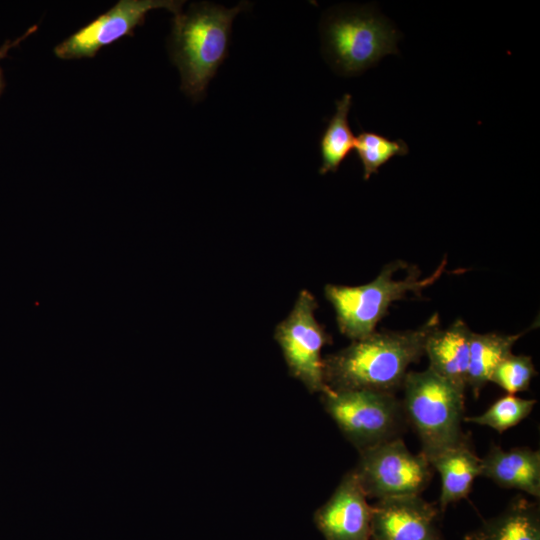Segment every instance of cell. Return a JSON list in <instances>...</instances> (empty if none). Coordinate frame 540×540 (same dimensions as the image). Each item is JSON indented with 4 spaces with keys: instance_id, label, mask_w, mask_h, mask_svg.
<instances>
[{
    "instance_id": "obj_1",
    "label": "cell",
    "mask_w": 540,
    "mask_h": 540,
    "mask_svg": "<svg viewBox=\"0 0 540 540\" xmlns=\"http://www.w3.org/2000/svg\"><path fill=\"white\" fill-rule=\"evenodd\" d=\"M440 326L438 314L405 331H374L323 358L324 380L333 390H372L393 393L402 389L408 367L424 355L427 336Z\"/></svg>"
},
{
    "instance_id": "obj_2",
    "label": "cell",
    "mask_w": 540,
    "mask_h": 540,
    "mask_svg": "<svg viewBox=\"0 0 540 540\" xmlns=\"http://www.w3.org/2000/svg\"><path fill=\"white\" fill-rule=\"evenodd\" d=\"M249 6L243 1L228 9L203 1L174 15L168 51L179 70L182 92L194 102L205 97L210 80L228 56L233 20Z\"/></svg>"
},
{
    "instance_id": "obj_3",
    "label": "cell",
    "mask_w": 540,
    "mask_h": 540,
    "mask_svg": "<svg viewBox=\"0 0 540 540\" xmlns=\"http://www.w3.org/2000/svg\"><path fill=\"white\" fill-rule=\"evenodd\" d=\"M322 51L340 75L357 76L397 54L400 32L372 6L336 7L322 19Z\"/></svg>"
},
{
    "instance_id": "obj_4",
    "label": "cell",
    "mask_w": 540,
    "mask_h": 540,
    "mask_svg": "<svg viewBox=\"0 0 540 540\" xmlns=\"http://www.w3.org/2000/svg\"><path fill=\"white\" fill-rule=\"evenodd\" d=\"M402 389L406 422L418 435L428 460L467 441L461 428L464 391L429 368L407 372Z\"/></svg>"
},
{
    "instance_id": "obj_5",
    "label": "cell",
    "mask_w": 540,
    "mask_h": 540,
    "mask_svg": "<svg viewBox=\"0 0 540 540\" xmlns=\"http://www.w3.org/2000/svg\"><path fill=\"white\" fill-rule=\"evenodd\" d=\"M446 263L443 260L433 274L423 279L419 278L420 271L413 268L404 279L396 280L394 274L408 264L393 261L385 265L379 275L367 284H327L324 294L335 310L339 331L352 341L369 336L393 302L404 299L409 292L420 294L423 289L431 286L441 277Z\"/></svg>"
},
{
    "instance_id": "obj_6",
    "label": "cell",
    "mask_w": 540,
    "mask_h": 540,
    "mask_svg": "<svg viewBox=\"0 0 540 540\" xmlns=\"http://www.w3.org/2000/svg\"><path fill=\"white\" fill-rule=\"evenodd\" d=\"M321 394L325 410L359 452L400 438L407 424L402 402L393 393L327 387Z\"/></svg>"
},
{
    "instance_id": "obj_7",
    "label": "cell",
    "mask_w": 540,
    "mask_h": 540,
    "mask_svg": "<svg viewBox=\"0 0 540 540\" xmlns=\"http://www.w3.org/2000/svg\"><path fill=\"white\" fill-rule=\"evenodd\" d=\"M352 471L366 497L377 500L419 496L433 476L428 458L412 453L401 438L360 451Z\"/></svg>"
},
{
    "instance_id": "obj_8",
    "label": "cell",
    "mask_w": 540,
    "mask_h": 540,
    "mask_svg": "<svg viewBox=\"0 0 540 540\" xmlns=\"http://www.w3.org/2000/svg\"><path fill=\"white\" fill-rule=\"evenodd\" d=\"M317 307L315 297L302 290L289 315L274 331L290 374L312 393H322L328 387L321 351L331 343V337L315 318Z\"/></svg>"
},
{
    "instance_id": "obj_9",
    "label": "cell",
    "mask_w": 540,
    "mask_h": 540,
    "mask_svg": "<svg viewBox=\"0 0 540 540\" xmlns=\"http://www.w3.org/2000/svg\"><path fill=\"white\" fill-rule=\"evenodd\" d=\"M184 3L179 0H119L57 44L53 52L61 60L93 58L103 47L124 36H133L134 30L144 24L149 11L162 8L175 15L181 12Z\"/></svg>"
},
{
    "instance_id": "obj_10",
    "label": "cell",
    "mask_w": 540,
    "mask_h": 540,
    "mask_svg": "<svg viewBox=\"0 0 540 540\" xmlns=\"http://www.w3.org/2000/svg\"><path fill=\"white\" fill-rule=\"evenodd\" d=\"M438 512L420 495L378 500L372 506L370 540H443Z\"/></svg>"
},
{
    "instance_id": "obj_11",
    "label": "cell",
    "mask_w": 540,
    "mask_h": 540,
    "mask_svg": "<svg viewBox=\"0 0 540 540\" xmlns=\"http://www.w3.org/2000/svg\"><path fill=\"white\" fill-rule=\"evenodd\" d=\"M372 506L353 471L341 480L315 521L326 540H370Z\"/></svg>"
},
{
    "instance_id": "obj_12",
    "label": "cell",
    "mask_w": 540,
    "mask_h": 540,
    "mask_svg": "<svg viewBox=\"0 0 540 540\" xmlns=\"http://www.w3.org/2000/svg\"><path fill=\"white\" fill-rule=\"evenodd\" d=\"M471 333L466 323L458 319L446 329L439 326L432 330L424 345L428 368L464 392L467 387Z\"/></svg>"
},
{
    "instance_id": "obj_13",
    "label": "cell",
    "mask_w": 540,
    "mask_h": 540,
    "mask_svg": "<svg viewBox=\"0 0 540 540\" xmlns=\"http://www.w3.org/2000/svg\"><path fill=\"white\" fill-rule=\"evenodd\" d=\"M502 488L540 497V452L528 447L492 446L481 458V475Z\"/></svg>"
},
{
    "instance_id": "obj_14",
    "label": "cell",
    "mask_w": 540,
    "mask_h": 540,
    "mask_svg": "<svg viewBox=\"0 0 540 540\" xmlns=\"http://www.w3.org/2000/svg\"><path fill=\"white\" fill-rule=\"evenodd\" d=\"M441 477L439 504L441 511L467 497L476 477L481 475V458L463 442L448 448L429 460Z\"/></svg>"
},
{
    "instance_id": "obj_15",
    "label": "cell",
    "mask_w": 540,
    "mask_h": 540,
    "mask_svg": "<svg viewBox=\"0 0 540 540\" xmlns=\"http://www.w3.org/2000/svg\"><path fill=\"white\" fill-rule=\"evenodd\" d=\"M464 540H540L539 506L516 497L503 512L468 533Z\"/></svg>"
},
{
    "instance_id": "obj_16",
    "label": "cell",
    "mask_w": 540,
    "mask_h": 540,
    "mask_svg": "<svg viewBox=\"0 0 540 540\" xmlns=\"http://www.w3.org/2000/svg\"><path fill=\"white\" fill-rule=\"evenodd\" d=\"M528 330L517 334L471 333L467 386L477 398L500 362L512 353L518 339Z\"/></svg>"
},
{
    "instance_id": "obj_17",
    "label": "cell",
    "mask_w": 540,
    "mask_h": 540,
    "mask_svg": "<svg viewBox=\"0 0 540 540\" xmlns=\"http://www.w3.org/2000/svg\"><path fill=\"white\" fill-rule=\"evenodd\" d=\"M352 105V96L344 94L336 101V109L329 119L320 139L322 164L321 175L336 172L342 162L354 149L355 137L348 122V114Z\"/></svg>"
},
{
    "instance_id": "obj_18",
    "label": "cell",
    "mask_w": 540,
    "mask_h": 540,
    "mask_svg": "<svg viewBox=\"0 0 540 540\" xmlns=\"http://www.w3.org/2000/svg\"><path fill=\"white\" fill-rule=\"evenodd\" d=\"M354 149L363 166L365 180L393 157L409 153L408 145L402 139L391 140L371 131H362L355 137Z\"/></svg>"
},
{
    "instance_id": "obj_19",
    "label": "cell",
    "mask_w": 540,
    "mask_h": 540,
    "mask_svg": "<svg viewBox=\"0 0 540 540\" xmlns=\"http://www.w3.org/2000/svg\"><path fill=\"white\" fill-rule=\"evenodd\" d=\"M537 401L507 394L497 399L482 414L464 416L463 422L487 426L503 433L527 418Z\"/></svg>"
},
{
    "instance_id": "obj_20",
    "label": "cell",
    "mask_w": 540,
    "mask_h": 540,
    "mask_svg": "<svg viewBox=\"0 0 540 540\" xmlns=\"http://www.w3.org/2000/svg\"><path fill=\"white\" fill-rule=\"evenodd\" d=\"M536 375L537 371L530 356L511 353L496 367L490 382L514 395L527 390Z\"/></svg>"
},
{
    "instance_id": "obj_21",
    "label": "cell",
    "mask_w": 540,
    "mask_h": 540,
    "mask_svg": "<svg viewBox=\"0 0 540 540\" xmlns=\"http://www.w3.org/2000/svg\"><path fill=\"white\" fill-rule=\"evenodd\" d=\"M38 29L37 25H33L30 28H28L24 34H22L20 37L14 39V40H6L1 46H0V61L4 59L8 52L18 46L23 40H25L27 37H29L31 34L35 33ZM5 82H4V76L3 71L0 66V96L4 90Z\"/></svg>"
}]
</instances>
